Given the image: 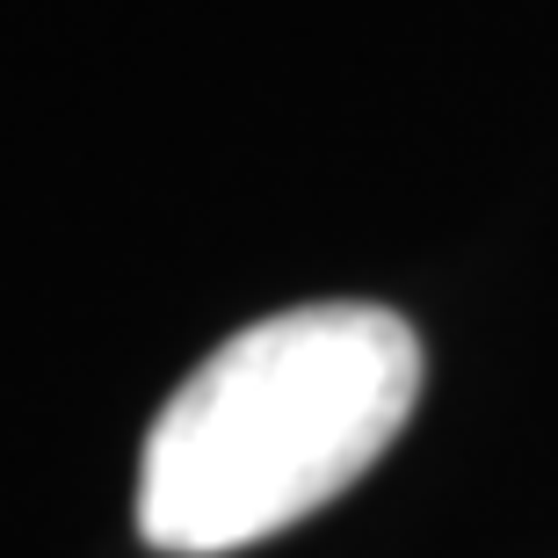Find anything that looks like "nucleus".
Segmentation results:
<instances>
[{
  "mask_svg": "<svg viewBox=\"0 0 558 558\" xmlns=\"http://www.w3.org/2000/svg\"><path fill=\"white\" fill-rule=\"evenodd\" d=\"M421 399V333L385 305H290L182 377L138 457V537L218 558L349 494Z\"/></svg>",
  "mask_w": 558,
  "mask_h": 558,
  "instance_id": "nucleus-1",
  "label": "nucleus"
}]
</instances>
